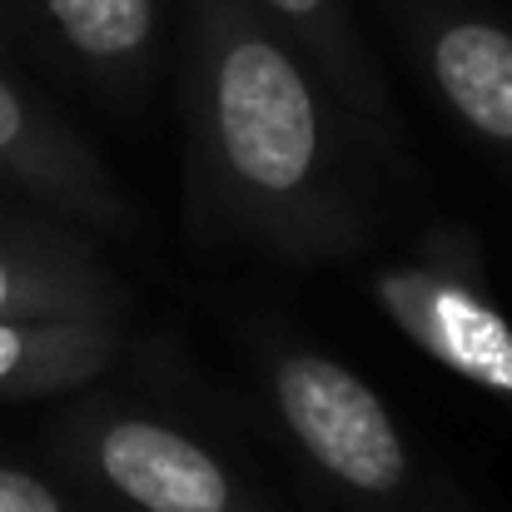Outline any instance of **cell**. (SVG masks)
<instances>
[{"instance_id":"1","label":"cell","mask_w":512,"mask_h":512,"mask_svg":"<svg viewBox=\"0 0 512 512\" xmlns=\"http://www.w3.org/2000/svg\"><path fill=\"white\" fill-rule=\"evenodd\" d=\"M214 125L229 170L259 194H294L319 160V110L309 80L259 35L224 50L214 75Z\"/></svg>"},{"instance_id":"2","label":"cell","mask_w":512,"mask_h":512,"mask_svg":"<svg viewBox=\"0 0 512 512\" xmlns=\"http://www.w3.org/2000/svg\"><path fill=\"white\" fill-rule=\"evenodd\" d=\"M279 413L304 453L358 493H393L408 473L403 438L378 393L334 358H289L279 368Z\"/></svg>"},{"instance_id":"3","label":"cell","mask_w":512,"mask_h":512,"mask_svg":"<svg viewBox=\"0 0 512 512\" xmlns=\"http://www.w3.org/2000/svg\"><path fill=\"white\" fill-rule=\"evenodd\" d=\"M378 299L423 353H433L468 383L512 398V324L473 289L438 274H388L378 279Z\"/></svg>"},{"instance_id":"4","label":"cell","mask_w":512,"mask_h":512,"mask_svg":"<svg viewBox=\"0 0 512 512\" xmlns=\"http://www.w3.org/2000/svg\"><path fill=\"white\" fill-rule=\"evenodd\" d=\"M105 478L145 512H229V473L184 433L125 418L100 438Z\"/></svg>"},{"instance_id":"5","label":"cell","mask_w":512,"mask_h":512,"mask_svg":"<svg viewBox=\"0 0 512 512\" xmlns=\"http://www.w3.org/2000/svg\"><path fill=\"white\" fill-rule=\"evenodd\" d=\"M433 75L453 110L488 140H512V35L483 20L448 25L433 45Z\"/></svg>"},{"instance_id":"6","label":"cell","mask_w":512,"mask_h":512,"mask_svg":"<svg viewBox=\"0 0 512 512\" xmlns=\"http://www.w3.org/2000/svg\"><path fill=\"white\" fill-rule=\"evenodd\" d=\"M100 358V343L80 329H30V324H0V388H40L60 378L90 373Z\"/></svg>"},{"instance_id":"7","label":"cell","mask_w":512,"mask_h":512,"mask_svg":"<svg viewBox=\"0 0 512 512\" xmlns=\"http://www.w3.org/2000/svg\"><path fill=\"white\" fill-rule=\"evenodd\" d=\"M50 20L60 25V35L95 55V60H115V55H135L150 40V0H45Z\"/></svg>"},{"instance_id":"8","label":"cell","mask_w":512,"mask_h":512,"mask_svg":"<svg viewBox=\"0 0 512 512\" xmlns=\"http://www.w3.org/2000/svg\"><path fill=\"white\" fill-rule=\"evenodd\" d=\"M0 512H65V508L40 478H30L20 468H0Z\"/></svg>"},{"instance_id":"9","label":"cell","mask_w":512,"mask_h":512,"mask_svg":"<svg viewBox=\"0 0 512 512\" xmlns=\"http://www.w3.org/2000/svg\"><path fill=\"white\" fill-rule=\"evenodd\" d=\"M25 130H30V115H25V105H20V95L0 80V155H10V150H20V140H25Z\"/></svg>"},{"instance_id":"10","label":"cell","mask_w":512,"mask_h":512,"mask_svg":"<svg viewBox=\"0 0 512 512\" xmlns=\"http://www.w3.org/2000/svg\"><path fill=\"white\" fill-rule=\"evenodd\" d=\"M20 299H25V279H20V274L10 269V259L0 254V314H10Z\"/></svg>"},{"instance_id":"11","label":"cell","mask_w":512,"mask_h":512,"mask_svg":"<svg viewBox=\"0 0 512 512\" xmlns=\"http://www.w3.org/2000/svg\"><path fill=\"white\" fill-rule=\"evenodd\" d=\"M269 5H279V10H289V15H309V10H319L324 0H269Z\"/></svg>"}]
</instances>
